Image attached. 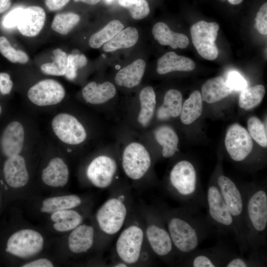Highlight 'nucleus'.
<instances>
[{"label": "nucleus", "mask_w": 267, "mask_h": 267, "mask_svg": "<svg viewBox=\"0 0 267 267\" xmlns=\"http://www.w3.org/2000/svg\"><path fill=\"white\" fill-rule=\"evenodd\" d=\"M159 207L179 262L197 250L210 233L211 224L199 214L197 207Z\"/></svg>", "instance_id": "nucleus-1"}, {"label": "nucleus", "mask_w": 267, "mask_h": 267, "mask_svg": "<svg viewBox=\"0 0 267 267\" xmlns=\"http://www.w3.org/2000/svg\"><path fill=\"white\" fill-rule=\"evenodd\" d=\"M110 190L109 196L95 214L100 249L105 248L120 232L134 208L129 186H114Z\"/></svg>", "instance_id": "nucleus-2"}, {"label": "nucleus", "mask_w": 267, "mask_h": 267, "mask_svg": "<svg viewBox=\"0 0 267 267\" xmlns=\"http://www.w3.org/2000/svg\"><path fill=\"white\" fill-rule=\"evenodd\" d=\"M155 258L146 239L141 216L134 207L119 233L113 260L121 261L129 267H144L153 265Z\"/></svg>", "instance_id": "nucleus-3"}, {"label": "nucleus", "mask_w": 267, "mask_h": 267, "mask_svg": "<svg viewBox=\"0 0 267 267\" xmlns=\"http://www.w3.org/2000/svg\"><path fill=\"white\" fill-rule=\"evenodd\" d=\"M245 200L247 249L259 254L267 243V190L264 186L252 185L243 188Z\"/></svg>", "instance_id": "nucleus-4"}, {"label": "nucleus", "mask_w": 267, "mask_h": 267, "mask_svg": "<svg viewBox=\"0 0 267 267\" xmlns=\"http://www.w3.org/2000/svg\"><path fill=\"white\" fill-rule=\"evenodd\" d=\"M165 188L171 196L183 206L206 205V193L199 184L197 171L188 160L179 161L173 166Z\"/></svg>", "instance_id": "nucleus-5"}, {"label": "nucleus", "mask_w": 267, "mask_h": 267, "mask_svg": "<svg viewBox=\"0 0 267 267\" xmlns=\"http://www.w3.org/2000/svg\"><path fill=\"white\" fill-rule=\"evenodd\" d=\"M142 218L146 239L155 258L173 265L177 258L176 251L160 209L142 204L138 208Z\"/></svg>", "instance_id": "nucleus-6"}, {"label": "nucleus", "mask_w": 267, "mask_h": 267, "mask_svg": "<svg viewBox=\"0 0 267 267\" xmlns=\"http://www.w3.org/2000/svg\"><path fill=\"white\" fill-rule=\"evenodd\" d=\"M222 198L232 216L238 231L237 242L241 252L247 250L245 200L243 188L229 178L221 174L216 179Z\"/></svg>", "instance_id": "nucleus-7"}, {"label": "nucleus", "mask_w": 267, "mask_h": 267, "mask_svg": "<svg viewBox=\"0 0 267 267\" xmlns=\"http://www.w3.org/2000/svg\"><path fill=\"white\" fill-rule=\"evenodd\" d=\"M208 220L211 224L222 231L231 232L238 239L234 220L226 206L216 180L210 183L206 194Z\"/></svg>", "instance_id": "nucleus-8"}, {"label": "nucleus", "mask_w": 267, "mask_h": 267, "mask_svg": "<svg viewBox=\"0 0 267 267\" xmlns=\"http://www.w3.org/2000/svg\"><path fill=\"white\" fill-rule=\"evenodd\" d=\"M44 244V238L39 232L23 229L14 232L7 238L4 251L8 255L27 259L40 253Z\"/></svg>", "instance_id": "nucleus-9"}, {"label": "nucleus", "mask_w": 267, "mask_h": 267, "mask_svg": "<svg viewBox=\"0 0 267 267\" xmlns=\"http://www.w3.org/2000/svg\"><path fill=\"white\" fill-rule=\"evenodd\" d=\"M151 165L150 154L142 144L132 142L125 148L122 157V166L125 175L133 181L142 179Z\"/></svg>", "instance_id": "nucleus-10"}, {"label": "nucleus", "mask_w": 267, "mask_h": 267, "mask_svg": "<svg viewBox=\"0 0 267 267\" xmlns=\"http://www.w3.org/2000/svg\"><path fill=\"white\" fill-rule=\"evenodd\" d=\"M219 25L214 22L203 20L194 24L190 28L192 43L199 55L205 59L214 60L219 54L215 41Z\"/></svg>", "instance_id": "nucleus-11"}, {"label": "nucleus", "mask_w": 267, "mask_h": 267, "mask_svg": "<svg viewBox=\"0 0 267 267\" xmlns=\"http://www.w3.org/2000/svg\"><path fill=\"white\" fill-rule=\"evenodd\" d=\"M117 170V163L113 158L99 155L94 158L87 167L86 176L93 186L105 189L114 187Z\"/></svg>", "instance_id": "nucleus-12"}, {"label": "nucleus", "mask_w": 267, "mask_h": 267, "mask_svg": "<svg viewBox=\"0 0 267 267\" xmlns=\"http://www.w3.org/2000/svg\"><path fill=\"white\" fill-rule=\"evenodd\" d=\"M51 126L55 135L65 143L79 144L86 139L85 129L74 116L70 114H57L53 118Z\"/></svg>", "instance_id": "nucleus-13"}, {"label": "nucleus", "mask_w": 267, "mask_h": 267, "mask_svg": "<svg viewBox=\"0 0 267 267\" xmlns=\"http://www.w3.org/2000/svg\"><path fill=\"white\" fill-rule=\"evenodd\" d=\"M226 149L234 161H243L251 153L253 147L252 138L249 132L238 124L228 128L224 140Z\"/></svg>", "instance_id": "nucleus-14"}, {"label": "nucleus", "mask_w": 267, "mask_h": 267, "mask_svg": "<svg viewBox=\"0 0 267 267\" xmlns=\"http://www.w3.org/2000/svg\"><path fill=\"white\" fill-rule=\"evenodd\" d=\"M65 95L63 87L57 81L52 79L40 81L31 87L27 92L29 100L40 106L58 104L62 100Z\"/></svg>", "instance_id": "nucleus-15"}, {"label": "nucleus", "mask_w": 267, "mask_h": 267, "mask_svg": "<svg viewBox=\"0 0 267 267\" xmlns=\"http://www.w3.org/2000/svg\"><path fill=\"white\" fill-rule=\"evenodd\" d=\"M225 247L216 246L208 249L196 250L179 262V265L190 267H224L232 254Z\"/></svg>", "instance_id": "nucleus-16"}, {"label": "nucleus", "mask_w": 267, "mask_h": 267, "mask_svg": "<svg viewBox=\"0 0 267 267\" xmlns=\"http://www.w3.org/2000/svg\"><path fill=\"white\" fill-rule=\"evenodd\" d=\"M2 172L6 185L11 188H21L29 181L25 159L19 155L8 157L4 163Z\"/></svg>", "instance_id": "nucleus-17"}, {"label": "nucleus", "mask_w": 267, "mask_h": 267, "mask_svg": "<svg viewBox=\"0 0 267 267\" xmlns=\"http://www.w3.org/2000/svg\"><path fill=\"white\" fill-rule=\"evenodd\" d=\"M97 238L93 225L82 223L71 231L67 240L68 249L75 254L87 253L94 246Z\"/></svg>", "instance_id": "nucleus-18"}, {"label": "nucleus", "mask_w": 267, "mask_h": 267, "mask_svg": "<svg viewBox=\"0 0 267 267\" xmlns=\"http://www.w3.org/2000/svg\"><path fill=\"white\" fill-rule=\"evenodd\" d=\"M45 17L43 8L38 6H28L22 9L17 27L20 33L25 36H36L43 29Z\"/></svg>", "instance_id": "nucleus-19"}, {"label": "nucleus", "mask_w": 267, "mask_h": 267, "mask_svg": "<svg viewBox=\"0 0 267 267\" xmlns=\"http://www.w3.org/2000/svg\"><path fill=\"white\" fill-rule=\"evenodd\" d=\"M24 130L22 124L18 121L9 123L3 130L0 139L2 153L9 157L19 155L24 143Z\"/></svg>", "instance_id": "nucleus-20"}, {"label": "nucleus", "mask_w": 267, "mask_h": 267, "mask_svg": "<svg viewBox=\"0 0 267 267\" xmlns=\"http://www.w3.org/2000/svg\"><path fill=\"white\" fill-rule=\"evenodd\" d=\"M69 177L68 168L60 158L51 159L46 167L42 171L44 183L53 187H62L68 182Z\"/></svg>", "instance_id": "nucleus-21"}, {"label": "nucleus", "mask_w": 267, "mask_h": 267, "mask_svg": "<svg viewBox=\"0 0 267 267\" xmlns=\"http://www.w3.org/2000/svg\"><path fill=\"white\" fill-rule=\"evenodd\" d=\"M195 67V63L190 58L170 51L158 59L156 71L159 74L163 75L173 71H191Z\"/></svg>", "instance_id": "nucleus-22"}, {"label": "nucleus", "mask_w": 267, "mask_h": 267, "mask_svg": "<svg viewBox=\"0 0 267 267\" xmlns=\"http://www.w3.org/2000/svg\"><path fill=\"white\" fill-rule=\"evenodd\" d=\"M152 35L161 45H169L172 48H185L189 44L187 37L181 33L172 31L165 23L159 22L153 27Z\"/></svg>", "instance_id": "nucleus-23"}, {"label": "nucleus", "mask_w": 267, "mask_h": 267, "mask_svg": "<svg viewBox=\"0 0 267 267\" xmlns=\"http://www.w3.org/2000/svg\"><path fill=\"white\" fill-rule=\"evenodd\" d=\"M116 93L115 87L109 82L102 84L91 82L82 90V95L85 101L92 104L104 103L114 97Z\"/></svg>", "instance_id": "nucleus-24"}, {"label": "nucleus", "mask_w": 267, "mask_h": 267, "mask_svg": "<svg viewBox=\"0 0 267 267\" xmlns=\"http://www.w3.org/2000/svg\"><path fill=\"white\" fill-rule=\"evenodd\" d=\"M145 67V62L142 59L133 61L117 72L115 77L116 84L128 88L138 86L143 76Z\"/></svg>", "instance_id": "nucleus-25"}, {"label": "nucleus", "mask_w": 267, "mask_h": 267, "mask_svg": "<svg viewBox=\"0 0 267 267\" xmlns=\"http://www.w3.org/2000/svg\"><path fill=\"white\" fill-rule=\"evenodd\" d=\"M232 92L226 80L219 76L207 80L201 88L202 98L208 103L219 101Z\"/></svg>", "instance_id": "nucleus-26"}, {"label": "nucleus", "mask_w": 267, "mask_h": 267, "mask_svg": "<svg viewBox=\"0 0 267 267\" xmlns=\"http://www.w3.org/2000/svg\"><path fill=\"white\" fill-rule=\"evenodd\" d=\"M50 219L54 229L59 232L71 231L82 224L83 216L74 209L64 210L51 213Z\"/></svg>", "instance_id": "nucleus-27"}, {"label": "nucleus", "mask_w": 267, "mask_h": 267, "mask_svg": "<svg viewBox=\"0 0 267 267\" xmlns=\"http://www.w3.org/2000/svg\"><path fill=\"white\" fill-rule=\"evenodd\" d=\"M182 100L179 91L175 89L168 90L164 95L163 105L157 111L158 119L165 120L178 116L181 112Z\"/></svg>", "instance_id": "nucleus-28"}, {"label": "nucleus", "mask_w": 267, "mask_h": 267, "mask_svg": "<svg viewBox=\"0 0 267 267\" xmlns=\"http://www.w3.org/2000/svg\"><path fill=\"white\" fill-rule=\"evenodd\" d=\"M82 203V199L75 194L49 197L43 201L41 211L51 214L61 210L74 209Z\"/></svg>", "instance_id": "nucleus-29"}, {"label": "nucleus", "mask_w": 267, "mask_h": 267, "mask_svg": "<svg viewBox=\"0 0 267 267\" xmlns=\"http://www.w3.org/2000/svg\"><path fill=\"white\" fill-rule=\"evenodd\" d=\"M157 142L162 146V155L166 158L172 157L178 151V137L175 131L168 126H162L154 133Z\"/></svg>", "instance_id": "nucleus-30"}, {"label": "nucleus", "mask_w": 267, "mask_h": 267, "mask_svg": "<svg viewBox=\"0 0 267 267\" xmlns=\"http://www.w3.org/2000/svg\"><path fill=\"white\" fill-rule=\"evenodd\" d=\"M138 39L137 30L128 27L120 31L109 41L103 44V49L106 52H111L118 49L133 46Z\"/></svg>", "instance_id": "nucleus-31"}, {"label": "nucleus", "mask_w": 267, "mask_h": 267, "mask_svg": "<svg viewBox=\"0 0 267 267\" xmlns=\"http://www.w3.org/2000/svg\"><path fill=\"white\" fill-rule=\"evenodd\" d=\"M140 110L137 117L138 122L143 127L147 126L154 115L156 107V95L152 87L144 88L139 93Z\"/></svg>", "instance_id": "nucleus-32"}, {"label": "nucleus", "mask_w": 267, "mask_h": 267, "mask_svg": "<svg viewBox=\"0 0 267 267\" xmlns=\"http://www.w3.org/2000/svg\"><path fill=\"white\" fill-rule=\"evenodd\" d=\"M202 112V98L198 90L194 91L182 105L180 120L185 125H189L197 119Z\"/></svg>", "instance_id": "nucleus-33"}, {"label": "nucleus", "mask_w": 267, "mask_h": 267, "mask_svg": "<svg viewBox=\"0 0 267 267\" xmlns=\"http://www.w3.org/2000/svg\"><path fill=\"white\" fill-rule=\"evenodd\" d=\"M124 27L118 20L110 21L102 29L90 37L89 42V46L93 48H99L123 30Z\"/></svg>", "instance_id": "nucleus-34"}, {"label": "nucleus", "mask_w": 267, "mask_h": 267, "mask_svg": "<svg viewBox=\"0 0 267 267\" xmlns=\"http://www.w3.org/2000/svg\"><path fill=\"white\" fill-rule=\"evenodd\" d=\"M265 94V89L262 85H257L246 88L241 91L239 98V106L245 110L251 109L258 105Z\"/></svg>", "instance_id": "nucleus-35"}, {"label": "nucleus", "mask_w": 267, "mask_h": 267, "mask_svg": "<svg viewBox=\"0 0 267 267\" xmlns=\"http://www.w3.org/2000/svg\"><path fill=\"white\" fill-rule=\"evenodd\" d=\"M80 16L73 12L56 14L52 22V30L62 35L67 34L79 22Z\"/></svg>", "instance_id": "nucleus-36"}, {"label": "nucleus", "mask_w": 267, "mask_h": 267, "mask_svg": "<svg viewBox=\"0 0 267 267\" xmlns=\"http://www.w3.org/2000/svg\"><path fill=\"white\" fill-rule=\"evenodd\" d=\"M54 61L45 63L41 66V71L45 74L53 76H63L65 74L67 55L60 48L53 50Z\"/></svg>", "instance_id": "nucleus-37"}, {"label": "nucleus", "mask_w": 267, "mask_h": 267, "mask_svg": "<svg viewBox=\"0 0 267 267\" xmlns=\"http://www.w3.org/2000/svg\"><path fill=\"white\" fill-rule=\"evenodd\" d=\"M247 127L252 138L260 146L267 147V129L261 121L257 117H252L248 121Z\"/></svg>", "instance_id": "nucleus-38"}, {"label": "nucleus", "mask_w": 267, "mask_h": 267, "mask_svg": "<svg viewBox=\"0 0 267 267\" xmlns=\"http://www.w3.org/2000/svg\"><path fill=\"white\" fill-rule=\"evenodd\" d=\"M259 254H252L248 259L232 254L224 265V267H249L265 266Z\"/></svg>", "instance_id": "nucleus-39"}, {"label": "nucleus", "mask_w": 267, "mask_h": 267, "mask_svg": "<svg viewBox=\"0 0 267 267\" xmlns=\"http://www.w3.org/2000/svg\"><path fill=\"white\" fill-rule=\"evenodd\" d=\"M87 62V59L84 54L68 55L64 76L69 80H73L77 76L78 69L85 66Z\"/></svg>", "instance_id": "nucleus-40"}, {"label": "nucleus", "mask_w": 267, "mask_h": 267, "mask_svg": "<svg viewBox=\"0 0 267 267\" xmlns=\"http://www.w3.org/2000/svg\"><path fill=\"white\" fill-rule=\"evenodd\" d=\"M127 9L132 17L135 20H140L145 18L150 12L149 4L146 0H137Z\"/></svg>", "instance_id": "nucleus-41"}, {"label": "nucleus", "mask_w": 267, "mask_h": 267, "mask_svg": "<svg viewBox=\"0 0 267 267\" xmlns=\"http://www.w3.org/2000/svg\"><path fill=\"white\" fill-rule=\"evenodd\" d=\"M226 81L232 91H242L247 87V83L245 79L239 73L235 71H232L228 73Z\"/></svg>", "instance_id": "nucleus-42"}, {"label": "nucleus", "mask_w": 267, "mask_h": 267, "mask_svg": "<svg viewBox=\"0 0 267 267\" xmlns=\"http://www.w3.org/2000/svg\"><path fill=\"white\" fill-rule=\"evenodd\" d=\"M256 26L258 31L262 35L267 34V3L265 2L260 7L257 13Z\"/></svg>", "instance_id": "nucleus-43"}, {"label": "nucleus", "mask_w": 267, "mask_h": 267, "mask_svg": "<svg viewBox=\"0 0 267 267\" xmlns=\"http://www.w3.org/2000/svg\"><path fill=\"white\" fill-rule=\"evenodd\" d=\"M0 52L11 62H17V50L11 46L8 40L4 37H0Z\"/></svg>", "instance_id": "nucleus-44"}, {"label": "nucleus", "mask_w": 267, "mask_h": 267, "mask_svg": "<svg viewBox=\"0 0 267 267\" xmlns=\"http://www.w3.org/2000/svg\"><path fill=\"white\" fill-rule=\"evenodd\" d=\"M22 9L23 8H17L7 14L3 20V26L8 28L17 26Z\"/></svg>", "instance_id": "nucleus-45"}, {"label": "nucleus", "mask_w": 267, "mask_h": 267, "mask_svg": "<svg viewBox=\"0 0 267 267\" xmlns=\"http://www.w3.org/2000/svg\"><path fill=\"white\" fill-rule=\"evenodd\" d=\"M13 85V82L8 74L0 73V91L2 94H9L12 89Z\"/></svg>", "instance_id": "nucleus-46"}, {"label": "nucleus", "mask_w": 267, "mask_h": 267, "mask_svg": "<svg viewBox=\"0 0 267 267\" xmlns=\"http://www.w3.org/2000/svg\"><path fill=\"white\" fill-rule=\"evenodd\" d=\"M70 0H45V4L49 10H58L65 6Z\"/></svg>", "instance_id": "nucleus-47"}, {"label": "nucleus", "mask_w": 267, "mask_h": 267, "mask_svg": "<svg viewBox=\"0 0 267 267\" xmlns=\"http://www.w3.org/2000/svg\"><path fill=\"white\" fill-rule=\"evenodd\" d=\"M22 267H52L53 265L49 260L45 258L37 259L27 263L22 266Z\"/></svg>", "instance_id": "nucleus-48"}, {"label": "nucleus", "mask_w": 267, "mask_h": 267, "mask_svg": "<svg viewBox=\"0 0 267 267\" xmlns=\"http://www.w3.org/2000/svg\"><path fill=\"white\" fill-rule=\"evenodd\" d=\"M29 57L26 53L21 50H17V62L25 64L28 62Z\"/></svg>", "instance_id": "nucleus-49"}, {"label": "nucleus", "mask_w": 267, "mask_h": 267, "mask_svg": "<svg viewBox=\"0 0 267 267\" xmlns=\"http://www.w3.org/2000/svg\"><path fill=\"white\" fill-rule=\"evenodd\" d=\"M11 5L10 0H0V13L7 10Z\"/></svg>", "instance_id": "nucleus-50"}, {"label": "nucleus", "mask_w": 267, "mask_h": 267, "mask_svg": "<svg viewBox=\"0 0 267 267\" xmlns=\"http://www.w3.org/2000/svg\"><path fill=\"white\" fill-rule=\"evenodd\" d=\"M137 1V0H119L118 2L121 6L128 8Z\"/></svg>", "instance_id": "nucleus-51"}, {"label": "nucleus", "mask_w": 267, "mask_h": 267, "mask_svg": "<svg viewBox=\"0 0 267 267\" xmlns=\"http://www.w3.org/2000/svg\"><path fill=\"white\" fill-rule=\"evenodd\" d=\"M101 0H74L75 2L81 1L88 4L94 5L99 2Z\"/></svg>", "instance_id": "nucleus-52"}, {"label": "nucleus", "mask_w": 267, "mask_h": 267, "mask_svg": "<svg viewBox=\"0 0 267 267\" xmlns=\"http://www.w3.org/2000/svg\"><path fill=\"white\" fill-rule=\"evenodd\" d=\"M228 2L232 4H238L241 3L243 0H228Z\"/></svg>", "instance_id": "nucleus-53"}, {"label": "nucleus", "mask_w": 267, "mask_h": 267, "mask_svg": "<svg viewBox=\"0 0 267 267\" xmlns=\"http://www.w3.org/2000/svg\"><path fill=\"white\" fill-rule=\"evenodd\" d=\"M105 0L108 3H111L114 1V0Z\"/></svg>", "instance_id": "nucleus-54"}, {"label": "nucleus", "mask_w": 267, "mask_h": 267, "mask_svg": "<svg viewBox=\"0 0 267 267\" xmlns=\"http://www.w3.org/2000/svg\"><path fill=\"white\" fill-rule=\"evenodd\" d=\"M2 202V194H1L0 192V205H1Z\"/></svg>", "instance_id": "nucleus-55"}, {"label": "nucleus", "mask_w": 267, "mask_h": 267, "mask_svg": "<svg viewBox=\"0 0 267 267\" xmlns=\"http://www.w3.org/2000/svg\"><path fill=\"white\" fill-rule=\"evenodd\" d=\"M1 112H2V108H1V105H0V115L1 113Z\"/></svg>", "instance_id": "nucleus-56"}]
</instances>
